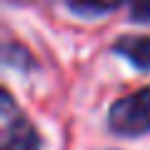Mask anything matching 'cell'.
<instances>
[{"label": "cell", "mask_w": 150, "mask_h": 150, "mask_svg": "<svg viewBox=\"0 0 150 150\" xmlns=\"http://www.w3.org/2000/svg\"><path fill=\"white\" fill-rule=\"evenodd\" d=\"M0 150H40V135L15 105L10 93H3L0 105Z\"/></svg>", "instance_id": "cell-2"}, {"label": "cell", "mask_w": 150, "mask_h": 150, "mask_svg": "<svg viewBox=\"0 0 150 150\" xmlns=\"http://www.w3.org/2000/svg\"><path fill=\"white\" fill-rule=\"evenodd\" d=\"M108 128L120 138H140L150 133V85L120 98L108 110Z\"/></svg>", "instance_id": "cell-1"}, {"label": "cell", "mask_w": 150, "mask_h": 150, "mask_svg": "<svg viewBox=\"0 0 150 150\" xmlns=\"http://www.w3.org/2000/svg\"><path fill=\"white\" fill-rule=\"evenodd\" d=\"M65 3L78 15H103V13L115 10L118 5H123L128 0H65Z\"/></svg>", "instance_id": "cell-4"}, {"label": "cell", "mask_w": 150, "mask_h": 150, "mask_svg": "<svg viewBox=\"0 0 150 150\" xmlns=\"http://www.w3.org/2000/svg\"><path fill=\"white\" fill-rule=\"evenodd\" d=\"M130 18L135 23H148L150 25V0H135L133 10H130Z\"/></svg>", "instance_id": "cell-5"}, {"label": "cell", "mask_w": 150, "mask_h": 150, "mask_svg": "<svg viewBox=\"0 0 150 150\" xmlns=\"http://www.w3.org/2000/svg\"><path fill=\"white\" fill-rule=\"evenodd\" d=\"M112 53H118L120 58H125L135 70L150 73V35H125L112 45Z\"/></svg>", "instance_id": "cell-3"}]
</instances>
